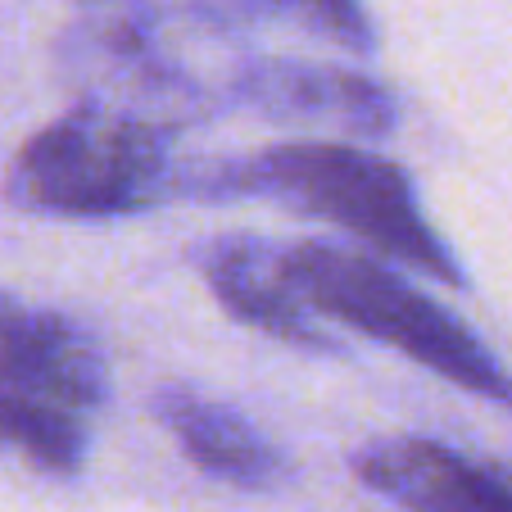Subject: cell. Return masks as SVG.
<instances>
[{
    "label": "cell",
    "mask_w": 512,
    "mask_h": 512,
    "mask_svg": "<svg viewBox=\"0 0 512 512\" xmlns=\"http://www.w3.org/2000/svg\"><path fill=\"white\" fill-rule=\"evenodd\" d=\"M177 200H268L304 218L345 227L368 250L408 263L440 286H467L463 263L431 227L413 177L395 159L358 150L349 141H286L245 159L182 168Z\"/></svg>",
    "instance_id": "obj_1"
},
{
    "label": "cell",
    "mask_w": 512,
    "mask_h": 512,
    "mask_svg": "<svg viewBox=\"0 0 512 512\" xmlns=\"http://www.w3.org/2000/svg\"><path fill=\"white\" fill-rule=\"evenodd\" d=\"M177 136L164 123L82 100L19 145L0 195L41 218H132L159 209L177 200Z\"/></svg>",
    "instance_id": "obj_2"
},
{
    "label": "cell",
    "mask_w": 512,
    "mask_h": 512,
    "mask_svg": "<svg viewBox=\"0 0 512 512\" xmlns=\"http://www.w3.org/2000/svg\"><path fill=\"white\" fill-rule=\"evenodd\" d=\"M286 259L318 318L363 331L377 345L413 358L417 368L445 377L449 386L512 408V372L494 358V349L458 313L399 277L390 263L331 241L286 245Z\"/></svg>",
    "instance_id": "obj_3"
},
{
    "label": "cell",
    "mask_w": 512,
    "mask_h": 512,
    "mask_svg": "<svg viewBox=\"0 0 512 512\" xmlns=\"http://www.w3.org/2000/svg\"><path fill=\"white\" fill-rule=\"evenodd\" d=\"M227 100L254 109L268 123L309 127L345 141H386L399 127L395 91L368 73L322 64V59H245L227 78Z\"/></svg>",
    "instance_id": "obj_4"
},
{
    "label": "cell",
    "mask_w": 512,
    "mask_h": 512,
    "mask_svg": "<svg viewBox=\"0 0 512 512\" xmlns=\"http://www.w3.org/2000/svg\"><path fill=\"white\" fill-rule=\"evenodd\" d=\"M64 73L87 96V105L164 123L182 132L213 96L159 46L141 23H96L64 41Z\"/></svg>",
    "instance_id": "obj_5"
},
{
    "label": "cell",
    "mask_w": 512,
    "mask_h": 512,
    "mask_svg": "<svg viewBox=\"0 0 512 512\" xmlns=\"http://www.w3.org/2000/svg\"><path fill=\"white\" fill-rule=\"evenodd\" d=\"M0 390L91 417L109 399V358L78 318L0 290Z\"/></svg>",
    "instance_id": "obj_6"
},
{
    "label": "cell",
    "mask_w": 512,
    "mask_h": 512,
    "mask_svg": "<svg viewBox=\"0 0 512 512\" xmlns=\"http://www.w3.org/2000/svg\"><path fill=\"white\" fill-rule=\"evenodd\" d=\"M195 268L236 322L304 354H340L336 336L295 286L286 245L263 236H213L195 250Z\"/></svg>",
    "instance_id": "obj_7"
},
{
    "label": "cell",
    "mask_w": 512,
    "mask_h": 512,
    "mask_svg": "<svg viewBox=\"0 0 512 512\" xmlns=\"http://www.w3.org/2000/svg\"><path fill=\"white\" fill-rule=\"evenodd\" d=\"M354 476L408 512H512V472L458 449L395 435L354 454Z\"/></svg>",
    "instance_id": "obj_8"
},
{
    "label": "cell",
    "mask_w": 512,
    "mask_h": 512,
    "mask_svg": "<svg viewBox=\"0 0 512 512\" xmlns=\"http://www.w3.org/2000/svg\"><path fill=\"white\" fill-rule=\"evenodd\" d=\"M150 408H155L159 426L177 440V449L213 481H227L236 490L254 494L290 481V458L250 417L236 413L223 399L200 395L195 386H159Z\"/></svg>",
    "instance_id": "obj_9"
},
{
    "label": "cell",
    "mask_w": 512,
    "mask_h": 512,
    "mask_svg": "<svg viewBox=\"0 0 512 512\" xmlns=\"http://www.w3.org/2000/svg\"><path fill=\"white\" fill-rule=\"evenodd\" d=\"M186 10L213 32L300 28L349 55L377 50L368 0H186Z\"/></svg>",
    "instance_id": "obj_10"
},
{
    "label": "cell",
    "mask_w": 512,
    "mask_h": 512,
    "mask_svg": "<svg viewBox=\"0 0 512 512\" xmlns=\"http://www.w3.org/2000/svg\"><path fill=\"white\" fill-rule=\"evenodd\" d=\"M87 417L46 399L0 390V449L46 476H78L87 467Z\"/></svg>",
    "instance_id": "obj_11"
}]
</instances>
